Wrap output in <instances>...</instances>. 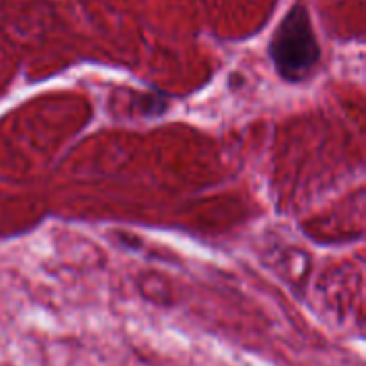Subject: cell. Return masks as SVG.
Wrapping results in <instances>:
<instances>
[{
    "label": "cell",
    "instance_id": "6da1fadb",
    "mask_svg": "<svg viewBox=\"0 0 366 366\" xmlns=\"http://www.w3.org/2000/svg\"><path fill=\"white\" fill-rule=\"evenodd\" d=\"M270 54L279 75L286 81L299 82L310 75L320 59V46L306 7L297 4L282 18L272 38Z\"/></svg>",
    "mask_w": 366,
    "mask_h": 366
}]
</instances>
